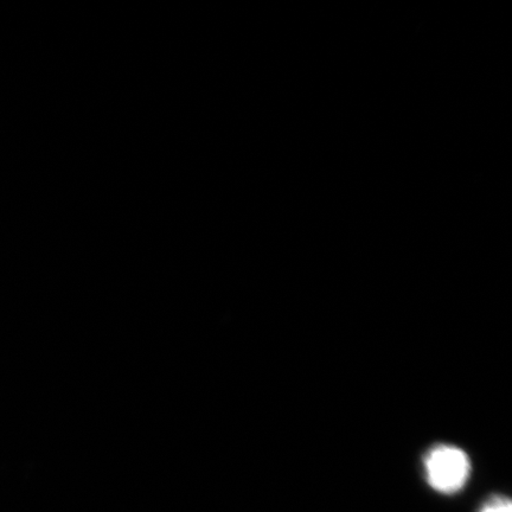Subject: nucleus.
I'll return each instance as SVG.
<instances>
[{"label": "nucleus", "instance_id": "nucleus-2", "mask_svg": "<svg viewBox=\"0 0 512 512\" xmlns=\"http://www.w3.org/2000/svg\"><path fill=\"white\" fill-rule=\"evenodd\" d=\"M479 512H512V503L508 497L492 496L483 504Z\"/></svg>", "mask_w": 512, "mask_h": 512}, {"label": "nucleus", "instance_id": "nucleus-1", "mask_svg": "<svg viewBox=\"0 0 512 512\" xmlns=\"http://www.w3.org/2000/svg\"><path fill=\"white\" fill-rule=\"evenodd\" d=\"M427 483L440 494H456L471 476V462L462 448L438 445L424 459Z\"/></svg>", "mask_w": 512, "mask_h": 512}]
</instances>
